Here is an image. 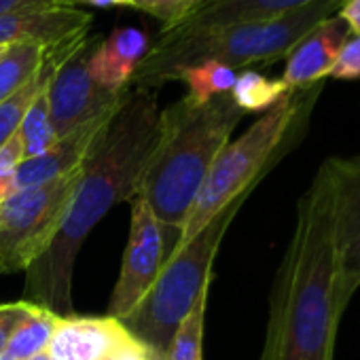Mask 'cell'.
Here are the masks:
<instances>
[{"mask_svg":"<svg viewBox=\"0 0 360 360\" xmlns=\"http://www.w3.org/2000/svg\"><path fill=\"white\" fill-rule=\"evenodd\" d=\"M339 299L337 183L324 159L297 202L295 229L276 271L259 360H335Z\"/></svg>","mask_w":360,"mask_h":360,"instance_id":"6da1fadb","label":"cell"},{"mask_svg":"<svg viewBox=\"0 0 360 360\" xmlns=\"http://www.w3.org/2000/svg\"><path fill=\"white\" fill-rule=\"evenodd\" d=\"M161 108L157 91L127 89L96 148L83 163V176L70 198L66 219L47 252L28 267L24 301L66 318L72 316V271L77 255L119 202L134 200L144 167L157 146Z\"/></svg>","mask_w":360,"mask_h":360,"instance_id":"7a4b0ae2","label":"cell"},{"mask_svg":"<svg viewBox=\"0 0 360 360\" xmlns=\"http://www.w3.org/2000/svg\"><path fill=\"white\" fill-rule=\"evenodd\" d=\"M244 115L229 94L204 104L185 96L161 110L159 140L144 167L138 198L159 221L167 257L174 252L214 159Z\"/></svg>","mask_w":360,"mask_h":360,"instance_id":"3957f363","label":"cell"},{"mask_svg":"<svg viewBox=\"0 0 360 360\" xmlns=\"http://www.w3.org/2000/svg\"><path fill=\"white\" fill-rule=\"evenodd\" d=\"M341 3L343 0H320L269 20L231 24L185 37H157L127 89L157 91L161 85L178 81L183 70L204 62H221L233 70L250 64H271L286 58L305 34L339 11Z\"/></svg>","mask_w":360,"mask_h":360,"instance_id":"277c9868","label":"cell"},{"mask_svg":"<svg viewBox=\"0 0 360 360\" xmlns=\"http://www.w3.org/2000/svg\"><path fill=\"white\" fill-rule=\"evenodd\" d=\"M322 85L324 81L305 89H288L240 138L229 140L223 146L195 198L174 250L191 242L233 200L259 187L267 172H271L301 140Z\"/></svg>","mask_w":360,"mask_h":360,"instance_id":"5b68a950","label":"cell"},{"mask_svg":"<svg viewBox=\"0 0 360 360\" xmlns=\"http://www.w3.org/2000/svg\"><path fill=\"white\" fill-rule=\"evenodd\" d=\"M250 193L233 200L191 242L176 248L163 261L142 301L119 318L125 333L146 349L150 360H165L176 330L191 314L200 295L210 290L212 267L223 238Z\"/></svg>","mask_w":360,"mask_h":360,"instance_id":"8992f818","label":"cell"},{"mask_svg":"<svg viewBox=\"0 0 360 360\" xmlns=\"http://www.w3.org/2000/svg\"><path fill=\"white\" fill-rule=\"evenodd\" d=\"M83 165L49 183L13 191L0 204V276L28 271L56 240Z\"/></svg>","mask_w":360,"mask_h":360,"instance_id":"52a82bcc","label":"cell"},{"mask_svg":"<svg viewBox=\"0 0 360 360\" xmlns=\"http://www.w3.org/2000/svg\"><path fill=\"white\" fill-rule=\"evenodd\" d=\"M102 34H83L72 41L60 56L53 77L47 85L49 115L58 138L68 136L87 121L112 110L123 94H112L100 87L89 75V58Z\"/></svg>","mask_w":360,"mask_h":360,"instance_id":"ba28073f","label":"cell"},{"mask_svg":"<svg viewBox=\"0 0 360 360\" xmlns=\"http://www.w3.org/2000/svg\"><path fill=\"white\" fill-rule=\"evenodd\" d=\"M165 259L167 252L163 229L146 202L136 195L131 200L127 248L108 303L110 318H123L142 301V297L157 280Z\"/></svg>","mask_w":360,"mask_h":360,"instance_id":"9c48e42d","label":"cell"},{"mask_svg":"<svg viewBox=\"0 0 360 360\" xmlns=\"http://www.w3.org/2000/svg\"><path fill=\"white\" fill-rule=\"evenodd\" d=\"M328 159L337 183L339 299L347 307L360 288V155Z\"/></svg>","mask_w":360,"mask_h":360,"instance_id":"30bf717a","label":"cell"},{"mask_svg":"<svg viewBox=\"0 0 360 360\" xmlns=\"http://www.w3.org/2000/svg\"><path fill=\"white\" fill-rule=\"evenodd\" d=\"M91 15L77 7H47L0 15V47L45 45L58 47L87 34Z\"/></svg>","mask_w":360,"mask_h":360,"instance_id":"8fae6325","label":"cell"},{"mask_svg":"<svg viewBox=\"0 0 360 360\" xmlns=\"http://www.w3.org/2000/svg\"><path fill=\"white\" fill-rule=\"evenodd\" d=\"M119 104L112 110H106L104 115L87 121L85 125L70 131L68 136L58 138L56 144L49 150H45L43 155L24 159L15 172V191L49 183V180H56V178L81 167L87 161V157L91 155V150L96 148L102 131L106 129V125H108L110 117L115 115V110L119 108Z\"/></svg>","mask_w":360,"mask_h":360,"instance_id":"7c38bea8","label":"cell"},{"mask_svg":"<svg viewBox=\"0 0 360 360\" xmlns=\"http://www.w3.org/2000/svg\"><path fill=\"white\" fill-rule=\"evenodd\" d=\"M131 337L117 318H60L49 341L47 354L51 360H106Z\"/></svg>","mask_w":360,"mask_h":360,"instance_id":"4fadbf2b","label":"cell"},{"mask_svg":"<svg viewBox=\"0 0 360 360\" xmlns=\"http://www.w3.org/2000/svg\"><path fill=\"white\" fill-rule=\"evenodd\" d=\"M347 39L349 30L337 15H330L320 22L286 56V66L282 75L286 87L305 89L316 83H322L328 77L337 53Z\"/></svg>","mask_w":360,"mask_h":360,"instance_id":"5bb4252c","label":"cell"},{"mask_svg":"<svg viewBox=\"0 0 360 360\" xmlns=\"http://www.w3.org/2000/svg\"><path fill=\"white\" fill-rule=\"evenodd\" d=\"M148 51L150 41L142 30L117 28L96 45L89 58V75L100 87L123 94Z\"/></svg>","mask_w":360,"mask_h":360,"instance_id":"9a60e30c","label":"cell"},{"mask_svg":"<svg viewBox=\"0 0 360 360\" xmlns=\"http://www.w3.org/2000/svg\"><path fill=\"white\" fill-rule=\"evenodd\" d=\"M314 3H320V0H210L195 13H191L185 22H180L174 28L161 30L159 37H185L210 28L269 20Z\"/></svg>","mask_w":360,"mask_h":360,"instance_id":"2e32d148","label":"cell"},{"mask_svg":"<svg viewBox=\"0 0 360 360\" xmlns=\"http://www.w3.org/2000/svg\"><path fill=\"white\" fill-rule=\"evenodd\" d=\"M81 37H83V34H81ZM77 39H79V37H77ZM77 39H72V41H77ZM72 41L62 43V45H58V47H51L49 53H47V60H45L43 68L39 70V75H37L32 81H28L22 89H18L13 96H9L7 100L0 102V146H3L5 142H9V140L18 134V129H20V125H22V121H24L28 108H30L32 102L39 98V94H41L43 89H47V85H49V81H51V77H53V70H56V64H58L62 51H64Z\"/></svg>","mask_w":360,"mask_h":360,"instance_id":"e0dca14e","label":"cell"},{"mask_svg":"<svg viewBox=\"0 0 360 360\" xmlns=\"http://www.w3.org/2000/svg\"><path fill=\"white\" fill-rule=\"evenodd\" d=\"M58 320H60V316L30 303L26 316L22 318V322L18 324V328L11 335L7 354L13 360H26L41 352H47Z\"/></svg>","mask_w":360,"mask_h":360,"instance_id":"ac0fdd59","label":"cell"},{"mask_svg":"<svg viewBox=\"0 0 360 360\" xmlns=\"http://www.w3.org/2000/svg\"><path fill=\"white\" fill-rule=\"evenodd\" d=\"M51 47L45 45H11L0 58V102L22 89L43 68Z\"/></svg>","mask_w":360,"mask_h":360,"instance_id":"d6986e66","label":"cell"},{"mask_svg":"<svg viewBox=\"0 0 360 360\" xmlns=\"http://www.w3.org/2000/svg\"><path fill=\"white\" fill-rule=\"evenodd\" d=\"M288 91L282 79H269L257 70H244L238 75L229 96L244 112H265Z\"/></svg>","mask_w":360,"mask_h":360,"instance_id":"ffe728a7","label":"cell"},{"mask_svg":"<svg viewBox=\"0 0 360 360\" xmlns=\"http://www.w3.org/2000/svg\"><path fill=\"white\" fill-rule=\"evenodd\" d=\"M236 79H238L236 70L221 64V62L195 64V66H191V68H187L178 75V81H183L189 89L187 96L198 104H204V102H210L219 96L229 94Z\"/></svg>","mask_w":360,"mask_h":360,"instance_id":"44dd1931","label":"cell"},{"mask_svg":"<svg viewBox=\"0 0 360 360\" xmlns=\"http://www.w3.org/2000/svg\"><path fill=\"white\" fill-rule=\"evenodd\" d=\"M18 138L22 142L24 159L39 157L56 144L58 136H56L51 115H49L47 89H43L39 94V98L32 102V106L28 108V112L18 129Z\"/></svg>","mask_w":360,"mask_h":360,"instance_id":"7402d4cb","label":"cell"},{"mask_svg":"<svg viewBox=\"0 0 360 360\" xmlns=\"http://www.w3.org/2000/svg\"><path fill=\"white\" fill-rule=\"evenodd\" d=\"M206 305H208V290H204L200 295L191 314L185 318V322L180 324V328L176 330L165 360H202Z\"/></svg>","mask_w":360,"mask_h":360,"instance_id":"603a6c76","label":"cell"},{"mask_svg":"<svg viewBox=\"0 0 360 360\" xmlns=\"http://www.w3.org/2000/svg\"><path fill=\"white\" fill-rule=\"evenodd\" d=\"M206 0H129V7L159 20L165 28H174L195 13Z\"/></svg>","mask_w":360,"mask_h":360,"instance_id":"cb8c5ba5","label":"cell"},{"mask_svg":"<svg viewBox=\"0 0 360 360\" xmlns=\"http://www.w3.org/2000/svg\"><path fill=\"white\" fill-rule=\"evenodd\" d=\"M24 161V150L18 134L0 146V204L15 191V172Z\"/></svg>","mask_w":360,"mask_h":360,"instance_id":"d4e9b609","label":"cell"},{"mask_svg":"<svg viewBox=\"0 0 360 360\" xmlns=\"http://www.w3.org/2000/svg\"><path fill=\"white\" fill-rule=\"evenodd\" d=\"M328 77L339 81L360 79V37H352L343 43Z\"/></svg>","mask_w":360,"mask_h":360,"instance_id":"484cf974","label":"cell"},{"mask_svg":"<svg viewBox=\"0 0 360 360\" xmlns=\"http://www.w3.org/2000/svg\"><path fill=\"white\" fill-rule=\"evenodd\" d=\"M28 307H30V303H26V301L0 305V354L7 352L11 335L18 328V324L22 322V318L26 316Z\"/></svg>","mask_w":360,"mask_h":360,"instance_id":"4316f807","label":"cell"},{"mask_svg":"<svg viewBox=\"0 0 360 360\" xmlns=\"http://www.w3.org/2000/svg\"><path fill=\"white\" fill-rule=\"evenodd\" d=\"M337 18L347 26L349 32H354V37H360V0H343Z\"/></svg>","mask_w":360,"mask_h":360,"instance_id":"83f0119b","label":"cell"},{"mask_svg":"<svg viewBox=\"0 0 360 360\" xmlns=\"http://www.w3.org/2000/svg\"><path fill=\"white\" fill-rule=\"evenodd\" d=\"M47 7H56L53 0H0V15L28 11V9H47Z\"/></svg>","mask_w":360,"mask_h":360,"instance_id":"f1b7e54d","label":"cell"},{"mask_svg":"<svg viewBox=\"0 0 360 360\" xmlns=\"http://www.w3.org/2000/svg\"><path fill=\"white\" fill-rule=\"evenodd\" d=\"M106 360H150V356L146 354V349L140 343L129 339L119 349H115Z\"/></svg>","mask_w":360,"mask_h":360,"instance_id":"f546056e","label":"cell"},{"mask_svg":"<svg viewBox=\"0 0 360 360\" xmlns=\"http://www.w3.org/2000/svg\"><path fill=\"white\" fill-rule=\"evenodd\" d=\"M72 3H87L91 7L108 9V7H129V0H72Z\"/></svg>","mask_w":360,"mask_h":360,"instance_id":"4dcf8cb0","label":"cell"},{"mask_svg":"<svg viewBox=\"0 0 360 360\" xmlns=\"http://www.w3.org/2000/svg\"><path fill=\"white\" fill-rule=\"evenodd\" d=\"M26 360H51V356H49L47 352H41V354H37V356H32V358H26Z\"/></svg>","mask_w":360,"mask_h":360,"instance_id":"1f68e13d","label":"cell"},{"mask_svg":"<svg viewBox=\"0 0 360 360\" xmlns=\"http://www.w3.org/2000/svg\"><path fill=\"white\" fill-rule=\"evenodd\" d=\"M53 3H56V5H62V7H77V5L72 3V0H53Z\"/></svg>","mask_w":360,"mask_h":360,"instance_id":"d6a6232c","label":"cell"},{"mask_svg":"<svg viewBox=\"0 0 360 360\" xmlns=\"http://www.w3.org/2000/svg\"><path fill=\"white\" fill-rule=\"evenodd\" d=\"M0 360H13V358H11V356H9L7 352H5V354H0Z\"/></svg>","mask_w":360,"mask_h":360,"instance_id":"836d02e7","label":"cell"},{"mask_svg":"<svg viewBox=\"0 0 360 360\" xmlns=\"http://www.w3.org/2000/svg\"><path fill=\"white\" fill-rule=\"evenodd\" d=\"M7 49H9V47H0V58L5 56V51H7Z\"/></svg>","mask_w":360,"mask_h":360,"instance_id":"e575fe53","label":"cell"},{"mask_svg":"<svg viewBox=\"0 0 360 360\" xmlns=\"http://www.w3.org/2000/svg\"><path fill=\"white\" fill-rule=\"evenodd\" d=\"M208 3H210V0H208ZM204 5H206V3H204Z\"/></svg>","mask_w":360,"mask_h":360,"instance_id":"d590c367","label":"cell"},{"mask_svg":"<svg viewBox=\"0 0 360 360\" xmlns=\"http://www.w3.org/2000/svg\"><path fill=\"white\" fill-rule=\"evenodd\" d=\"M206 3H208V0H206Z\"/></svg>","mask_w":360,"mask_h":360,"instance_id":"8d00e7d4","label":"cell"}]
</instances>
